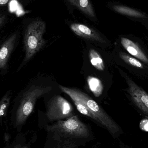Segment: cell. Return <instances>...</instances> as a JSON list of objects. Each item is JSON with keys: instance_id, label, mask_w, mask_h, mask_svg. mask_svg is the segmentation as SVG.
<instances>
[{"instance_id": "cell-1", "label": "cell", "mask_w": 148, "mask_h": 148, "mask_svg": "<svg viewBox=\"0 0 148 148\" xmlns=\"http://www.w3.org/2000/svg\"><path fill=\"white\" fill-rule=\"evenodd\" d=\"M59 88L73 101H77L84 105L95 117L96 121L103 126L113 137H118L123 133L121 128L87 94L78 90L61 85H59Z\"/></svg>"}, {"instance_id": "cell-2", "label": "cell", "mask_w": 148, "mask_h": 148, "mask_svg": "<svg viewBox=\"0 0 148 148\" xmlns=\"http://www.w3.org/2000/svg\"><path fill=\"white\" fill-rule=\"evenodd\" d=\"M51 87L33 85L18 94L13 108V120L15 127L22 126L34 110L38 98L49 92Z\"/></svg>"}, {"instance_id": "cell-3", "label": "cell", "mask_w": 148, "mask_h": 148, "mask_svg": "<svg viewBox=\"0 0 148 148\" xmlns=\"http://www.w3.org/2000/svg\"><path fill=\"white\" fill-rule=\"evenodd\" d=\"M46 27L45 23L41 21L33 22L28 26L24 37L25 58L20 69L45 45L46 41L43 36Z\"/></svg>"}, {"instance_id": "cell-4", "label": "cell", "mask_w": 148, "mask_h": 148, "mask_svg": "<svg viewBox=\"0 0 148 148\" xmlns=\"http://www.w3.org/2000/svg\"><path fill=\"white\" fill-rule=\"evenodd\" d=\"M48 132L64 138H85L90 136L88 127L82 122L78 116H74L66 121H57L47 127Z\"/></svg>"}, {"instance_id": "cell-5", "label": "cell", "mask_w": 148, "mask_h": 148, "mask_svg": "<svg viewBox=\"0 0 148 148\" xmlns=\"http://www.w3.org/2000/svg\"><path fill=\"white\" fill-rule=\"evenodd\" d=\"M74 116L73 109L71 103L61 96L54 97L48 104L46 116L49 121H57Z\"/></svg>"}, {"instance_id": "cell-6", "label": "cell", "mask_w": 148, "mask_h": 148, "mask_svg": "<svg viewBox=\"0 0 148 148\" xmlns=\"http://www.w3.org/2000/svg\"><path fill=\"white\" fill-rule=\"evenodd\" d=\"M128 86L127 92L136 106L148 117V94L137 85L130 77L126 76Z\"/></svg>"}, {"instance_id": "cell-7", "label": "cell", "mask_w": 148, "mask_h": 148, "mask_svg": "<svg viewBox=\"0 0 148 148\" xmlns=\"http://www.w3.org/2000/svg\"><path fill=\"white\" fill-rule=\"evenodd\" d=\"M121 44L124 49L133 57L148 65V56L136 42L125 37H121Z\"/></svg>"}, {"instance_id": "cell-8", "label": "cell", "mask_w": 148, "mask_h": 148, "mask_svg": "<svg viewBox=\"0 0 148 148\" xmlns=\"http://www.w3.org/2000/svg\"><path fill=\"white\" fill-rule=\"evenodd\" d=\"M72 31L77 35L87 40L103 43L105 41L98 33L86 25L73 23L70 26Z\"/></svg>"}, {"instance_id": "cell-9", "label": "cell", "mask_w": 148, "mask_h": 148, "mask_svg": "<svg viewBox=\"0 0 148 148\" xmlns=\"http://www.w3.org/2000/svg\"><path fill=\"white\" fill-rule=\"evenodd\" d=\"M17 38L16 33L13 34L1 46L0 48V69L6 68L8 61L14 47Z\"/></svg>"}, {"instance_id": "cell-10", "label": "cell", "mask_w": 148, "mask_h": 148, "mask_svg": "<svg viewBox=\"0 0 148 148\" xmlns=\"http://www.w3.org/2000/svg\"><path fill=\"white\" fill-rule=\"evenodd\" d=\"M71 4L90 17H95V11L89 0H68Z\"/></svg>"}, {"instance_id": "cell-11", "label": "cell", "mask_w": 148, "mask_h": 148, "mask_svg": "<svg viewBox=\"0 0 148 148\" xmlns=\"http://www.w3.org/2000/svg\"><path fill=\"white\" fill-rule=\"evenodd\" d=\"M113 8L115 11L122 14L137 18H142L146 17L145 15L140 11L126 6L116 5L113 6Z\"/></svg>"}, {"instance_id": "cell-12", "label": "cell", "mask_w": 148, "mask_h": 148, "mask_svg": "<svg viewBox=\"0 0 148 148\" xmlns=\"http://www.w3.org/2000/svg\"><path fill=\"white\" fill-rule=\"evenodd\" d=\"M88 83L89 88L94 95L98 97L102 94L103 86L100 79L94 77H88Z\"/></svg>"}, {"instance_id": "cell-13", "label": "cell", "mask_w": 148, "mask_h": 148, "mask_svg": "<svg viewBox=\"0 0 148 148\" xmlns=\"http://www.w3.org/2000/svg\"><path fill=\"white\" fill-rule=\"evenodd\" d=\"M89 56L91 65L99 71H103L105 65L103 60L100 54L94 49H91L89 52Z\"/></svg>"}, {"instance_id": "cell-14", "label": "cell", "mask_w": 148, "mask_h": 148, "mask_svg": "<svg viewBox=\"0 0 148 148\" xmlns=\"http://www.w3.org/2000/svg\"><path fill=\"white\" fill-rule=\"evenodd\" d=\"M120 57L129 66L133 67L143 69H145V65L140 61L130 55L128 54L125 52H121L119 54Z\"/></svg>"}, {"instance_id": "cell-15", "label": "cell", "mask_w": 148, "mask_h": 148, "mask_svg": "<svg viewBox=\"0 0 148 148\" xmlns=\"http://www.w3.org/2000/svg\"><path fill=\"white\" fill-rule=\"evenodd\" d=\"M10 91H8L0 100V118L6 115L10 104L11 95Z\"/></svg>"}, {"instance_id": "cell-16", "label": "cell", "mask_w": 148, "mask_h": 148, "mask_svg": "<svg viewBox=\"0 0 148 148\" xmlns=\"http://www.w3.org/2000/svg\"><path fill=\"white\" fill-rule=\"evenodd\" d=\"M73 101L77 109L81 114L88 117H90L91 119L96 121L95 117L88 110L84 105L77 101Z\"/></svg>"}, {"instance_id": "cell-17", "label": "cell", "mask_w": 148, "mask_h": 148, "mask_svg": "<svg viewBox=\"0 0 148 148\" xmlns=\"http://www.w3.org/2000/svg\"><path fill=\"white\" fill-rule=\"evenodd\" d=\"M13 0H0V7L5 6Z\"/></svg>"}, {"instance_id": "cell-18", "label": "cell", "mask_w": 148, "mask_h": 148, "mask_svg": "<svg viewBox=\"0 0 148 148\" xmlns=\"http://www.w3.org/2000/svg\"><path fill=\"white\" fill-rule=\"evenodd\" d=\"M6 17L5 15L2 14H0V27L3 25L5 20H6Z\"/></svg>"}, {"instance_id": "cell-19", "label": "cell", "mask_w": 148, "mask_h": 148, "mask_svg": "<svg viewBox=\"0 0 148 148\" xmlns=\"http://www.w3.org/2000/svg\"><path fill=\"white\" fill-rule=\"evenodd\" d=\"M12 148H29L27 146H26V145H19V144H18V145H16L14 147H13Z\"/></svg>"}]
</instances>
